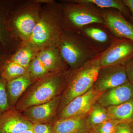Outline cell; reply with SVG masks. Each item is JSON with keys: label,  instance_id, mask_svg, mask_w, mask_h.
Listing matches in <instances>:
<instances>
[{"label": "cell", "instance_id": "1", "mask_svg": "<svg viewBox=\"0 0 133 133\" xmlns=\"http://www.w3.org/2000/svg\"><path fill=\"white\" fill-rule=\"evenodd\" d=\"M64 30L58 2L43 0L39 21L26 42L38 52L56 45Z\"/></svg>", "mask_w": 133, "mask_h": 133}, {"label": "cell", "instance_id": "2", "mask_svg": "<svg viewBox=\"0 0 133 133\" xmlns=\"http://www.w3.org/2000/svg\"><path fill=\"white\" fill-rule=\"evenodd\" d=\"M69 70L50 73L34 82L17 102L16 109L22 112L60 96L66 87Z\"/></svg>", "mask_w": 133, "mask_h": 133}, {"label": "cell", "instance_id": "3", "mask_svg": "<svg viewBox=\"0 0 133 133\" xmlns=\"http://www.w3.org/2000/svg\"><path fill=\"white\" fill-rule=\"evenodd\" d=\"M101 69L99 56H97L77 69H69L66 87L60 96L58 113L75 98L93 87Z\"/></svg>", "mask_w": 133, "mask_h": 133}, {"label": "cell", "instance_id": "4", "mask_svg": "<svg viewBox=\"0 0 133 133\" xmlns=\"http://www.w3.org/2000/svg\"><path fill=\"white\" fill-rule=\"evenodd\" d=\"M58 2L64 29L80 33L83 27L88 24H104L103 11L95 5L79 0Z\"/></svg>", "mask_w": 133, "mask_h": 133}, {"label": "cell", "instance_id": "5", "mask_svg": "<svg viewBox=\"0 0 133 133\" xmlns=\"http://www.w3.org/2000/svg\"><path fill=\"white\" fill-rule=\"evenodd\" d=\"M43 0H13L10 24L13 33L22 42L30 40L40 18Z\"/></svg>", "mask_w": 133, "mask_h": 133}, {"label": "cell", "instance_id": "6", "mask_svg": "<svg viewBox=\"0 0 133 133\" xmlns=\"http://www.w3.org/2000/svg\"><path fill=\"white\" fill-rule=\"evenodd\" d=\"M56 45L62 59L70 70L77 69L97 56L80 32L64 29Z\"/></svg>", "mask_w": 133, "mask_h": 133}, {"label": "cell", "instance_id": "7", "mask_svg": "<svg viewBox=\"0 0 133 133\" xmlns=\"http://www.w3.org/2000/svg\"><path fill=\"white\" fill-rule=\"evenodd\" d=\"M69 69L57 47L54 45L38 51L27 69V73L37 80L50 73Z\"/></svg>", "mask_w": 133, "mask_h": 133}, {"label": "cell", "instance_id": "8", "mask_svg": "<svg viewBox=\"0 0 133 133\" xmlns=\"http://www.w3.org/2000/svg\"><path fill=\"white\" fill-rule=\"evenodd\" d=\"M13 0H0V49L10 57L22 41L13 33L10 24V15Z\"/></svg>", "mask_w": 133, "mask_h": 133}, {"label": "cell", "instance_id": "9", "mask_svg": "<svg viewBox=\"0 0 133 133\" xmlns=\"http://www.w3.org/2000/svg\"><path fill=\"white\" fill-rule=\"evenodd\" d=\"M104 92H98L93 87L83 95L77 97L58 113L57 120L87 116Z\"/></svg>", "mask_w": 133, "mask_h": 133}, {"label": "cell", "instance_id": "10", "mask_svg": "<svg viewBox=\"0 0 133 133\" xmlns=\"http://www.w3.org/2000/svg\"><path fill=\"white\" fill-rule=\"evenodd\" d=\"M128 81L125 65H113L100 69L93 87L98 92H104Z\"/></svg>", "mask_w": 133, "mask_h": 133}, {"label": "cell", "instance_id": "11", "mask_svg": "<svg viewBox=\"0 0 133 133\" xmlns=\"http://www.w3.org/2000/svg\"><path fill=\"white\" fill-rule=\"evenodd\" d=\"M60 96L49 102L28 108L22 114L33 124L55 123L58 113Z\"/></svg>", "mask_w": 133, "mask_h": 133}, {"label": "cell", "instance_id": "12", "mask_svg": "<svg viewBox=\"0 0 133 133\" xmlns=\"http://www.w3.org/2000/svg\"><path fill=\"white\" fill-rule=\"evenodd\" d=\"M133 57V42L124 39L114 43L99 56L101 68L124 65Z\"/></svg>", "mask_w": 133, "mask_h": 133}, {"label": "cell", "instance_id": "13", "mask_svg": "<svg viewBox=\"0 0 133 133\" xmlns=\"http://www.w3.org/2000/svg\"><path fill=\"white\" fill-rule=\"evenodd\" d=\"M33 124L16 109L0 114V133H21L33 128Z\"/></svg>", "mask_w": 133, "mask_h": 133}, {"label": "cell", "instance_id": "14", "mask_svg": "<svg viewBox=\"0 0 133 133\" xmlns=\"http://www.w3.org/2000/svg\"><path fill=\"white\" fill-rule=\"evenodd\" d=\"M104 24L115 35L133 42V25L127 21L121 14L109 11H102Z\"/></svg>", "mask_w": 133, "mask_h": 133}, {"label": "cell", "instance_id": "15", "mask_svg": "<svg viewBox=\"0 0 133 133\" xmlns=\"http://www.w3.org/2000/svg\"><path fill=\"white\" fill-rule=\"evenodd\" d=\"M133 99V85L129 81L107 91L97 103L106 108L123 104Z\"/></svg>", "mask_w": 133, "mask_h": 133}, {"label": "cell", "instance_id": "16", "mask_svg": "<svg viewBox=\"0 0 133 133\" xmlns=\"http://www.w3.org/2000/svg\"><path fill=\"white\" fill-rule=\"evenodd\" d=\"M87 116H76L57 120L54 124L53 133L85 132L88 130L86 125Z\"/></svg>", "mask_w": 133, "mask_h": 133}, {"label": "cell", "instance_id": "17", "mask_svg": "<svg viewBox=\"0 0 133 133\" xmlns=\"http://www.w3.org/2000/svg\"><path fill=\"white\" fill-rule=\"evenodd\" d=\"M36 81L27 73L23 76L7 82V88L11 105H16L23 94Z\"/></svg>", "mask_w": 133, "mask_h": 133}, {"label": "cell", "instance_id": "18", "mask_svg": "<svg viewBox=\"0 0 133 133\" xmlns=\"http://www.w3.org/2000/svg\"><path fill=\"white\" fill-rule=\"evenodd\" d=\"M38 52L27 42H22L19 48L9 59L27 69Z\"/></svg>", "mask_w": 133, "mask_h": 133}, {"label": "cell", "instance_id": "19", "mask_svg": "<svg viewBox=\"0 0 133 133\" xmlns=\"http://www.w3.org/2000/svg\"><path fill=\"white\" fill-rule=\"evenodd\" d=\"M107 108L112 118L121 123H131L133 121V99Z\"/></svg>", "mask_w": 133, "mask_h": 133}, {"label": "cell", "instance_id": "20", "mask_svg": "<svg viewBox=\"0 0 133 133\" xmlns=\"http://www.w3.org/2000/svg\"><path fill=\"white\" fill-rule=\"evenodd\" d=\"M111 119H112L111 116L107 108L96 103L87 116V130H90L94 127Z\"/></svg>", "mask_w": 133, "mask_h": 133}, {"label": "cell", "instance_id": "21", "mask_svg": "<svg viewBox=\"0 0 133 133\" xmlns=\"http://www.w3.org/2000/svg\"><path fill=\"white\" fill-rule=\"evenodd\" d=\"M27 69L9 59L2 71L1 77L7 82L27 73Z\"/></svg>", "mask_w": 133, "mask_h": 133}, {"label": "cell", "instance_id": "22", "mask_svg": "<svg viewBox=\"0 0 133 133\" xmlns=\"http://www.w3.org/2000/svg\"><path fill=\"white\" fill-rule=\"evenodd\" d=\"M81 2L90 3L101 8H112L118 10L125 15H129V9L120 0H79Z\"/></svg>", "mask_w": 133, "mask_h": 133}, {"label": "cell", "instance_id": "23", "mask_svg": "<svg viewBox=\"0 0 133 133\" xmlns=\"http://www.w3.org/2000/svg\"><path fill=\"white\" fill-rule=\"evenodd\" d=\"M119 122L111 119L90 129L92 133H115L116 127Z\"/></svg>", "mask_w": 133, "mask_h": 133}, {"label": "cell", "instance_id": "24", "mask_svg": "<svg viewBox=\"0 0 133 133\" xmlns=\"http://www.w3.org/2000/svg\"><path fill=\"white\" fill-rule=\"evenodd\" d=\"M6 88L7 81L0 77V114L10 109Z\"/></svg>", "mask_w": 133, "mask_h": 133}, {"label": "cell", "instance_id": "25", "mask_svg": "<svg viewBox=\"0 0 133 133\" xmlns=\"http://www.w3.org/2000/svg\"><path fill=\"white\" fill-rule=\"evenodd\" d=\"M84 32L90 38L98 42H106L108 39L107 34L102 30L97 28H87L84 29Z\"/></svg>", "mask_w": 133, "mask_h": 133}, {"label": "cell", "instance_id": "26", "mask_svg": "<svg viewBox=\"0 0 133 133\" xmlns=\"http://www.w3.org/2000/svg\"><path fill=\"white\" fill-rule=\"evenodd\" d=\"M54 124H33L32 130L34 133H53Z\"/></svg>", "mask_w": 133, "mask_h": 133}, {"label": "cell", "instance_id": "27", "mask_svg": "<svg viewBox=\"0 0 133 133\" xmlns=\"http://www.w3.org/2000/svg\"><path fill=\"white\" fill-rule=\"evenodd\" d=\"M128 81L133 85V57L125 65Z\"/></svg>", "mask_w": 133, "mask_h": 133}, {"label": "cell", "instance_id": "28", "mask_svg": "<svg viewBox=\"0 0 133 133\" xmlns=\"http://www.w3.org/2000/svg\"><path fill=\"white\" fill-rule=\"evenodd\" d=\"M115 133H133L130 123H119L116 127Z\"/></svg>", "mask_w": 133, "mask_h": 133}, {"label": "cell", "instance_id": "29", "mask_svg": "<svg viewBox=\"0 0 133 133\" xmlns=\"http://www.w3.org/2000/svg\"><path fill=\"white\" fill-rule=\"evenodd\" d=\"M9 58V57L7 56L0 49V77L4 65Z\"/></svg>", "mask_w": 133, "mask_h": 133}, {"label": "cell", "instance_id": "30", "mask_svg": "<svg viewBox=\"0 0 133 133\" xmlns=\"http://www.w3.org/2000/svg\"><path fill=\"white\" fill-rule=\"evenodd\" d=\"M124 4L125 5L132 13V18L133 21V0H124Z\"/></svg>", "mask_w": 133, "mask_h": 133}, {"label": "cell", "instance_id": "31", "mask_svg": "<svg viewBox=\"0 0 133 133\" xmlns=\"http://www.w3.org/2000/svg\"><path fill=\"white\" fill-rule=\"evenodd\" d=\"M21 133H34V132L33 131L32 129L31 130H28V131H24V132H22Z\"/></svg>", "mask_w": 133, "mask_h": 133}, {"label": "cell", "instance_id": "32", "mask_svg": "<svg viewBox=\"0 0 133 133\" xmlns=\"http://www.w3.org/2000/svg\"><path fill=\"white\" fill-rule=\"evenodd\" d=\"M130 125H131V128H132L133 132V121L130 123Z\"/></svg>", "mask_w": 133, "mask_h": 133}, {"label": "cell", "instance_id": "33", "mask_svg": "<svg viewBox=\"0 0 133 133\" xmlns=\"http://www.w3.org/2000/svg\"><path fill=\"white\" fill-rule=\"evenodd\" d=\"M84 133H92L90 130H87Z\"/></svg>", "mask_w": 133, "mask_h": 133}]
</instances>
